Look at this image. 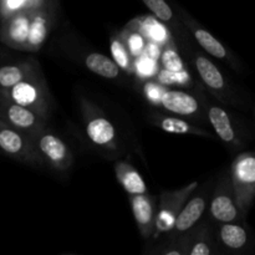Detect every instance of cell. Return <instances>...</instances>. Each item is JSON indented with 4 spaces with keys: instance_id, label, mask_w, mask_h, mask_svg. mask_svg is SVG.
<instances>
[{
    "instance_id": "484cf974",
    "label": "cell",
    "mask_w": 255,
    "mask_h": 255,
    "mask_svg": "<svg viewBox=\"0 0 255 255\" xmlns=\"http://www.w3.org/2000/svg\"><path fill=\"white\" fill-rule=\"evenodd\" d=\"M126 45L127 50H128L129 55L133 56H138L141 52L144 50V36L139 31H132L127 35L126 37Z\"/></svg>"
},
{
    "instance_id": "ba28073f",
    "label": "cell",
    "mask_w": 255,
    "mask_h": 255,
    "mask_svg": "<svg viewBox=\"0 0 255 255\" xmlns=\"http://www.w3.org/2000/svg\"><path fill=\"white\" fill-rule=\"evenodd\" d=\"M161 105L169 112L189 116L199 110V104L192 95L183 91H166L161 95Z\"/></svg>"
},
{
    "instance_id": "4fadbf2b",
    "label": "cell",
    "mask_w": 255,
    "mask_h": 255,
    "mask_svg": "<svg viewBox=\"0 0 255 255\" xmlns=\"http://www.w3.org/2000/svg\"><path fill=\"white\" fill-rule=\"evenodd\" d=\"M131 204L132 212H133L137 224L141 228L142 233L146 237H148L154 222L153 206H152L151 199L146 196V193L136 194V196H132Z\"/></svg>"
},
{
    "instance_id": "44dd1931",
    "label": "cell",
    "mask_w": 255,
    "mask_h": 255,
    "mask_svg": "<svg viewBox=\"0 0 255 255\" xmlns=\"http://www.w3.org/2000/svg\"><path fill=\"white\" fill-rule=\"evenodd\" d=\"M111 54L117 66L126 70V71L131 70V55H129L125 42L119 37H114L111 40Z\"/></svg>"
},
{
    "instance_id": "9a60e30c",
    "label": "cell",
    "mask_w": 255,
    "mask_h": 255,
    "mask_svg": "<svg viewBox=\"0 0 255 255\" xmlns=\"http://www.w3.org/2000/svg\"><path fill=\"white\" fill-rule=\"evenodd\" d=\"M2 115L15 128L30 129L37 124V117L31 109L14 102L2 106Z\"/></svg>"
},
{
    "instance_id": "7402d4cb",
    "label": "cell",
    "mask_w": 255,
    "mask_h": 255,
    "mask_svg": "<svg viewBox=\"0 0 255 255\" xmlns=\"http://www.w3.org/2000/svg\"><path fill=\"white\" fill-rule=\"evenodd\" d=\"M143 29L144 34L149 37V39L153 40L157 44H164L168 40V32L164 29L163 25L159 24L157 21V17L153 19L151 16H147L143 19Z\"/></svg>"
},
{
    "instance_id": "f546056e",
    "label": "cell",
    "mask_w": 255,
    "mask_h": 255,
    "mask_svg": "<svg viewBox=\"0 0 255 255\" xmlns=\"http://www.w3.org/2000/svg\"><path fill=\"white\" fill-rule=\"evenodd\" d=\"M34 1H37V0H34Z\"/></svg>"
},
{
    "instance_id": "4316f807",
    "label": "cell",
    "mask_w": 255,
    "mask_h": 255,
    "mask_svg": "<svg viewBox=\"0 0 255 255\" xmlns=\"http://www.w3.org/2000/svg\"><path fill=\"white\" fill-rule=\"evenodd\" d=\"M213 253H214V249L212 248V244L206 241L194 243L193 246H192L191 251L188 252V254L191 255H211Z\"/></svg>"
},
{
    "instance_id": "52a82bcc",
    "label": "cell",
    "mask_w": 255,
    "mask_h": 255,
    "mask_svg": "<svg viewBox=\"0 0 255 255\" xmlns=\"http://www.w3.org/2000/svg\"><path fill=\"white\" fill-rule=\"evenodd\" d=\"M196 66L197 70H198L199 76L202 77L203 82L209 87V89L214 90V91L217 92L227 94L229 101L238 102L233 96H231V94L228 92V84H227L223 74H222L221 70H219L211 60L207 59L206 56H198L196 59Z\"/></svg>"
},
{
    "instance_id": "3957f363",
    "label": "cell",
    "mask_w": 255,
    "mask_h": 255,
    "mask_svg": "<svg viewBox=\"0 0 255 255\" xmlns=\"http://www.w3.org/2000/svg\"><path fill=\"white\" fill-rule=\"evenodd\" d=\"M218 238L223 248L232 253H251L255 247L254 237L244 221L222 223Z\"/></svg>"
},
{
    "instance_id": "cb8c5ba5",
    "label": "cell",
    "mask_w": 255,
    "mask_h": 255,
    "mask_svg": "<svg viewBox=\"0 0 255 255\" xmlns=\"http://www.w3.org/2000/svg\"><path fill=\"white\" fill-rule=\"evenodd\" d=\"M147 7L153 12L154 16L161 21L167 22L172 20L173 17V12L169 5L167 4L166 0H142Z\"/></svg>"
},
{
    "instance_id": "6da1fadb",
    "label": "cell",
    "mask_w": 255,
    "mask_h": 255,
    "mask_svg": "<svg viewBox=\"0 0 255 255\" xmlns=\"http://www.w3.org/2000/svg\"><path fill=\"white\" fill-rule=\"evenodd\" d=\"M231 181L239 208L247 217L255 199V149L237 156L232 163Z\"/></svg>"
},
{
    "instance_id": "30bf717a",
    "label": "cell",
    "mask_w": 255,
    "mask_h": 255,
    "mask_svg": "<svg viewBox=\"0 0 255 255\" xmlns=\"http://www.w3.org/2000/svg\"><path fill=\"white\" fill-rule=\"evenodd\" d=\"M7 90H9L7 96L14 104L35 110H37V107H40L41 105V91H40L39 86L32 81H27L25 79Z\"/></svg>"
},
{
    "instance_id": "7c38bea8",
    "label": "cell",
    "mask_w": 255,
    "mask_h": 255,
    "mask_svg": "<svg viewBox=\"0 0 255 255\" xmlns=\"http://www.w3.org/2000/svg\"><path fill=\"white\" fill-rule=\"evenodd\" d=\"M50 26H51V22H50L49 15L45 14V12L31 14L26 50H29V51L39 50L44 45V42L46 41Z\"/></svg>"
},
{
    "instance_id": "d4e9b609",
    "label": "cell",
    "mask_w": 255,
    "mask_h": 255,
    "mask_svg": "<svg viewBox=\"0 0 255 255\" xmlns=\"http://www.w3.org/2000/svg\"><path fill=\"white\" fill-rule=\"evenodd\" d=\"M161 128L169 133L177 134H184L192 131V127L188 122L181 119H176V117H167V119L162 120Z\"/></svg>"
},
{
    "instance_id": "2e32d148",
    "label": "cell",
    "mask_w": 255,
    "mask_h": 255,
    "mask_svg": "<svg viewBox=\"0 0 255 255\" xmlns=\"http://www.w3.org/2000/svg\"><path fill=\"white\" fill-rule=\"evenodd\" d=\"M116 171L120 182H121L122 187H124L127 193H129L131 196L146 193L147 187L143 178L139 176L136 169L132 168L131 164L120 163L116 167Z\"/></svg>"
},
{
    "instance_id": "8fae6325",
    "label": "cell",
    "mask_w": 255,
    "mask_h": 255,
    "mask_svg": "<svg viewBox=\"0 0 255 255\" xmlns=\"http://www.w3.org/2000/svg\"><path fill=\"white\" fill-rule=\"evenodd\" d=\"M206 207L207 202L204 197H194V198H192L178 212L173 228L177 232H179V233L189 231L201 219V217L203 216Z\"/></svg>"
},
{
    "instance_id": "277c9868",
    "label": "cell",
    "mask_w": 255,
    "mask_h": 255,
    "mask_svg": "<svg viewBox=\"0 0 255 255\" xmlns=\"http://www.w3.org/2000/svg\"><path fill=\"white\" fill-rule=\"evenodd\" d=\"M208 119L217 136L231 147L243 146L247 136L242 132L241 127L236 126L232 116L219 106H211L208 110Z\"/></svg>"
},
{
    "instance_id": "ac0fdd59",
    "label": "cell",
    "mask_w": 255,
    "mask_h": 255,
    "mask_svg": "<svg viewBox=\"0 0 255 255\" xmlns=\"http://www.w3.org/2000/svg\"><path fill=\"white\" fill-rule=\"evenodd\" d=\"M85 65L90 71L102 77H106V79H115L120 74V67L117 66L114 60L102 54H97V52L87 55L85 59Z\"/></svg>"
},
{
    "instance_id": "8992f818",
    "label": "cell",
    "mask_w": 255,
    "mask_h": 255,
    "mask_svg": "<svg viewBox=\"0 0 255 255\" xmlns=\"http://www.w3.org/2000/svg\"><path fill=\"white\" fill-rule=\"evenodd\" d=\"M196 187V183H193L192 186H189L188 188L184 189V191L179 192L178 194H174V196H169V197H163L167 202L163 201L161 207V211H159L158 216H157L156 223L157 229L159 232H167L171 231L172 228L174 227V222H176L177 214L178 212L181 211L182 203L186 199L187 194L192 191V189Z\"/></svg>"
},
{
    "instance_id": "f1b7e54d",
    "label": "cell",
    "mask_w": 255,
    "mask_h": 255,
    "mask_svg": "<svg viewBox=\"0 0 255 255\" xmlns=\"http://www.w3.org/2000/svg\"><path fill=\"white\" fill-rule=\"evenodd\" d=\"M254 120H255V111H254Z\"/></svg>"
},
{
    "instance_id": "5b68a950",
    "label": "cell",
    "mask_w": 255,
    "mask_h": 255,
    "mask_svg": "<svg viewBox=\"0 0 255 255\" xmlns=\"http://www.w3.org/2000/svg\"><path fill=\"white\" fill-rule=\"evenodd\" d=\"M31 14L17 12L6 19L0 30V40L14 49L26 50Z\"/></svg>"
},
{
    "instance_id": "ffe728a7",
    "label": "cell",
    "mask_w": 255,
    "mask_h": 255,
    "mask_svg": "<svg viewBox=\"0 0 255 255\" xmlns=\"http://www.w3.org/2000/svg\"><path fill=\"white\" fill-rule=\"evenodd\" d=\"M27 67L19 65H5L0 67V87L10 89L17 82L26 79Z\"/></svg>"
},
{
    "instance_id": "7a4b0ae2",
    "label": "cell",
    "mask_w": 255,
    "mask_h": 255,
    "mask_svg": "<svg viewBox=\"0 0 255 255\" xmlns=\"http://www.w3.org/2000/svg\"><path fill=\"white\" fill-rule=\"evenodd\" d=\"M211 214L219 223H229V222L244 221L246 216L242 213L237 202L236 193L232 186L231 174L222 179L219 189L212 199Z\"/></svg>"
},
{
    "instance_id": "e0dca14e",
    "label": "cell",
    "mask_w": 255,
    "mask_h": 255,
    "mask_svg": "<svg viewBox=\"0 0 255 255\" xmlns=\"http://www.w3.org/2000/svg\"><path fill=\"white\" fill-rule=\"evenodd\" d=\"M0 149L14 157L24 156L27 151V144L24 137L10 127L0 126Z\"/></svg>"
},
{
    "instance_id": "d6986e66",
    "label": "cell",
    "mask_w": 255,
    "mask_h": 255,
    "mask_svg": "<svg viewBox=\"0 0 255 255\" xmlns=\"http://www.w3.org/2000/svg\"><path fill=\"white\" fill-rule=\"evenodd\" d=\"M194 37H196L197 41L199 42V45H201L208 54H211L212 56L221 60H228L232 64H234L236 60H234L233 56H231V54H229V51L227 50V47L224 46L219 40H217L209 31L198 27V29L194 30Z\"/></svg>"
},
{
    "instance_id": "83f0119b",
    "label": "cell",
    "mask_w": 255,
    "mask_h": 255,
    "mask_svg": "<svg viewBox=\"0 0 255 255\" xmlns=\"http://www.w3.org/2000/svg\"><path fill=\"white\" fill-rule=\"evenodd\" d=\"M24 1L25 0H6V2H5V4H6L7 9L15 10V9H17L19 6H21V5L24 4Z\"/></svg>"
},
{
    "instance_id": "603a6c76",
    "label": "cell",
    "mask_w": 255,
    "mask_h": 255,
    "mask_svg": "<svg viewBox=\"0 0 255 255\" xmlns=\"http://www.w3.org/2000/svg\"><path fill=\"white\" fill-rule=\"evenodd\" d=\"M161 61L162 66L167 72H174V74L183 72V61L179 57V55L177 54L176 50L172 49V47H166L163 50L161 55Z\"/></svg>"
},
{
    "instance_id": "5bb4252c",
    "label": "cell",
    "mask_w": 255,
    "mask_h": 255,
    "mask_svg": "<svg viewBox=\"0 0 255 255\" xmlns=\"http://www.w3.org/2000/svg\"><path fill=\"white\" fill-rule=\"evenodd\" d=\"M86 133L97 146H109L116 137L114 125L105 117H94L90 120L86 125Z\"/></svg>"
},
{
    "instance_id": "9c48e42d",
    "label": "cell",
    "mask_w": 255,
    "mask_h": 255,
    "mask_svg": "<svg viewBox=\"0 0 255 255\" xmlns=\"http://www.w3.org/2000/svg\"><path fill=\"white\" fill-rule=\"evenodd\" d=\"M39 148L45 157L59 168H65L69 164L70 152L66 144L57 136L46 133L40 138Z\"/></svg>"
}]
</instances>
